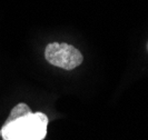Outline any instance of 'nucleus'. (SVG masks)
<instances>
[{
    "instance_id": "nucleus-1",
    "label": "nucleus",
    "mask_w": 148,
    "mask_h": 140,
    "mask_svg": "<svg viewBox=\"0 0 148 140\" xmlns=\"http://www.w3.org/2000/svg\"><path fill=\"white\" fill-rule=\"evenodd\" d=\"M48 117L32 112L28 104L18 103L0 129L3 140H44L47 135Z\"/></svg>"
},
{
    "instance_id": "nucleus-2",
    "label": "nucleus",
    "mask_w": 148,
    "mask_h": 140,
    "mask_svg": "<svg viewBox=\"0 0 148 140\" xmlns=\"http://www.w3.org/2000/svg\"><path fill=\"white\" fill-rule=\"evenodd\" d=\"M46 60L52 66L65 70H73L82 62V55L77 48L68 44L52 42L46 47Z\"/></svg>"
},
{
    "instance_id": "nucleus-3",
    "label": "nucleus",
    "mask_w": 148,
    "mask_h": 140,
    "mask_svg": "<svg viewBox=\"0 0 148 140\" xmlns=\"http://www.w3.org/2000/svg\"><path fill=\"white\" fill-rule=\"evenodd\" d=\"M147 51H148V42H147Z\"/></svg>"
}]
</instances>
